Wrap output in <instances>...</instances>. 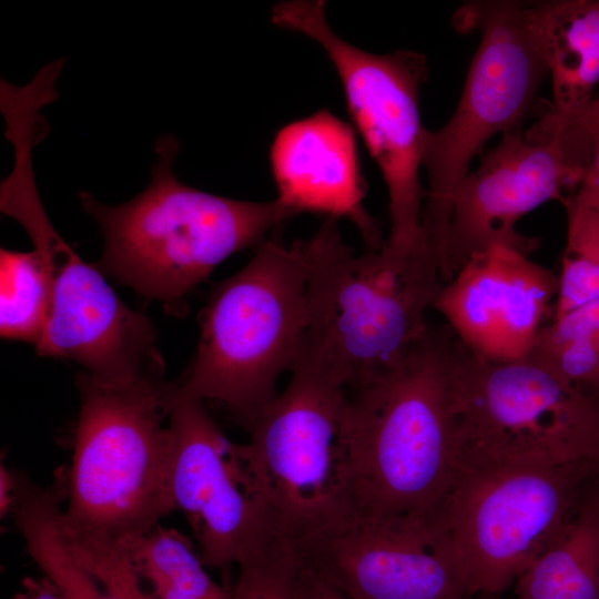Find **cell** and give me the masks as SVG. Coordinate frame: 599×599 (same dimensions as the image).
Returning a JSON list of instances; mask_svg holds the SVG:
<instances>
[{"label": "cell", "instance_id": "f1b7e54d", "mask_svg": "<svg viewBox=\"0 0 599 599\" xmlns=\"http://www.w3.org/2000/svg\"><path fill=\"white\" fill-rule=\"evenodd\" d=\"M12 599H63L48 578H26Z\"/></svg>", "mask_w": 599, "mask_h": 599}, {"label": "cell", "instance_id": "83f0119b", "mask_svg": "<svg viewBox=\"0 0 599 599\" xmlns=\"http://www.w3.org/2000/svg\"><path fill=\"white\" fill-rule=\"evenodd\" d=\"M301 599H352L324 582L303 565L301 577Z\"/></svg>", "mask_w": 599, "mask_h": 599}, {"label": "cell", "instance_id": "4dcf8cb0", "mask_svg": "<svg viewBox=\"0 0 599 599\" xmlns=\"http://www.w3.org/2000/svg\"><path fill=\"white\" fill-rule=\"evenodd\" d=\"M471 599H500V596H489V595H480L476 596Z\"/></svg>", "mask_w": 599, "mask_h": 599}, {"label": "cell", "instance_id": "8fae6325", "mask_svg": "<svg viewBox=\"0 0 599 599\" xmlns=\"http://www.w3.org/2000/svg\"><path fill=\"white\" fill-rule=\"evenodd\" d=\"M285 388L245 426L237 444L280 530L294 538L343 508L341 426L347 388L296 359Z\"/></svg>", "mask_w": 599, "mask_h": 599}, {"label": "cell", "instance_id": "9c48e42d", "mask_svg": "<svg viewBox=\"0 0 599 599\" xmlns=\"http://www.w3.org/2000/svg\"><path fill=\"white\" fill-rule=\"evenodd\" d=\"M593 475L590 461L457 467L439 507L469 597L500 596L554 541Z\"/></svg>", "mask_w": 599, "mask_h": 599}, {"label": "cell", "instance_id": "e0dca14e", "mask_svg": "<svg viewBox=\"0 0 599 599\" xmlns=\"http://www.w3.org/2000/svg\"><path fill=\"white\" fill-rule=\"evenodd\" d=\"M532 17L552 83L554 103L542 118L560 129L591 101L599 81V1H532Z\"/></svg>", "mask_w": 599, "mask_h": 599}, {"label": "cell", "instance_id": "7402d4cb", "mask_svg": "<svg viewBox=\"0 0 599 599\" xmlns=\"http://www.w3.org/2000/svg\"><path fill=\"white\" fill-rule=\"evenodd\" d=\"M0 335L29 343L41 342L50 314V290L37 252L0 250Z\"/></svg>", "mask_w": 599, "mask_h": 599}, {"label": "cell", "instance_id": "4fadbf2b", "mask_svg": "<svg viewBox=\"0 0 599 599\" xmlns=\"http://www.w3.org/2000/svg\"><path fill=\"white\" fill-rule=\"evenodd\" d=\"M578 182L552 125L540 119L526 132L521 125L504 132L456 189L440 260L444 282L495 246L529 255L538 241L516 230L518 220L550 200L562 202Z\"/></svg>", "mask_w": 599, "mask_h": 599}, {"label": "cell", "instance_id": "d6986e66", "mask_svg": "<svg viewBox=\"0 0 599 599\" xmlns=\"http://www.w3.org/2000/svg\"><path fill=\"white\" fill-rule=\"evenodd\" d=\"M16 497L11 514L27 550L63 599H120L105 589L75 558L63 534L62 491L42 487L16 471Z\"/></svg>", "mask_w": 599, "mask_h": 599}, {"label": "cell", "instance_id": "484cf974", "mask_svg": "<svg viewBox=\"0 0 599 599\" xmlns=\"http://www.w3.org/2000/svg\"><path fill=\"white\" fill-rule=\"evenodd\" d=\"M556 130L570 164L581 174L591 143L599 135V97L592 98L569 124Z\"/></svg>", "mask_w": 599, "mask_h": 599}, {"label": "cell", "instance_id": "6da1fadb", "mask_svg": "<svg viewBox=\"0 0 599 599\" xmlns=\"http://www.w3.org/2000/svg\"><path fill=\"white\" fill-rule=\"evenodd\" d=\"M456 339L447 324L429 323L396 366L347 390L344 507L372 516L440 507L458 467L450 397Z\"/></svg>", "mask_w": 599, "mask_h": 599}, {"label": "cell", "instance_id": "2e32d148", "mask_svg": "<svg viewBox=\"0 0 599 599\" xmlns=\"http://www.w3.org/2000/svg\"><path fill=\"white\" fill-rule=\"evenodd\" d=\"M166 399L170 493L192 527L242 499L253 479L237 444L225 437L203 400L182 393L174 382L167 384Z\"/></svg>", "mask_w": 599, "mask_h": 599}, {"label": "cell", "instance_id": "5b68a950", "mask_svg": "<svg viewBox=\"0 0 599 599\" xmlns=\"http://www.w3.org/2000/svg\"><path fill=\"white\" fill-rule=\"evenodd\" d=\"M162 377L111 384L77 375L80 409L62 514L68 527L118 544L150 531L175 509Z\"/></svg>", "mask_w": 599, "mask_h": 599}, {"label": "cell", "instance_id": "1f68e13d", "mask_svg": "<svg viewBox=\"0 0 599 599\" xmlns=\"http://www.w3.org/2000/svg\"><path fill=\"white\" fill-rule=\"evenodd\" d=\"M593 474L599 477V455L593 461Z\"/></svg>", "mask_w": 599, "mask_h": 599}, {"label": "cell", "instance_id": "3957f363", "mask_svg": "<svg viewBox=\"0 0 599 599\" xmlns=\"http://www.w3.org/2000/svg\"><path fill=\"white\" fill-rule=\"evenodd\" d=\"M148 187L120 205H106L87 191L83 210L103 235L97 266L145 300L182 316L186 296L231 255L257 247L296 216L276 199L233 200L185 185L174 174L179 141H156Z\"/></svg>", "mask_w": 599, "mask_h": 599}, {"label": "cell", "instance_id": "cb8c5ba5", "mask_svg": "<svg viewBox=\"0 0 599 599\" xmlns=\"http://www.w3.org/2000/svg\"><path fill=\"white\" fill-rule=\"evenodd\" d=\"M236 566L234 599H301L303 561L283 532L274 534Z\"/></svg>", "mask_w": 599, "mask_h": 599}, {"label": "cell", "instance_id": "4316f807", "mask_svg": "<svg viewBox=\"0 0 599 599\" xmlns=\"http://www.w3.org/2000/svg\"><path fill=\"white\" fill-rule=\"evenodd\" d=\"M569 195L599 211V135L592 141L578 185Z\"/></svg>", "mask_w": 599, "mask_h": 599}, {"label": "cell", "instance_id": "ba28073f", "mask_svg": "<svg viewBox=\"0 0 599 599\" xmlns=\"http://www.w3.org/2000/svg\"><path fill=\"white\" fill-rule=\"evenodd\" d=\"M460 31L478 30L459 102L437 130H424L422 167L427 189L422 231L441 260L456 189L497 133L521 125L548 69L536 34L532 1L488 0L460 7ZM440 265V262H439Z\"/></svg>", "mask_w": 599, "mask_h": 599}, {"label": "cell", "instance_id": "44dd1931", "mask_svg": "<svg viewBox=\"0 0 599 599\" xmlns=\"http://www.w3.org/2000/svg\"><path fill=\"white\" fill-rule=\"evenodd\" d=\"M528 357L591 396L599 386V300L551 318Z\"/></svg>", "mask_w": 599, "mask_h": 599}, {"label": "cell", "instance_id": "277c9868", "mask_svg": "<svg viewBox=\"0 0 599 599\" xmlns=\"http://www.w3.org/2000/svg\"><path fill=\"white\" fill-rule=\"evenodd\" d=\"M306 283L304 240L287 245L273 233L243 268L213 285L199 315L196 351L176 387L246 425L276 397L280 376L295 363Z\"/></svg>", "mask_w": 599, "mask_h": 599}, {"label": "cell", "instance_id": "f546056e", "mask_svg": "<svg viewBox=\"0 0 599 599\" xmlns=\"http://www.w3.org/2000/svg\"><path fill=\"white\" fill-rule=\"evenodd\" d=\"M16 470L1 463L0 467V512L1 517L11 512L16 497Z\"/></svg>", "mask_w": 599, "mask_h": 599}, {"label": "cell", "instance_id": "603a6c76", "mask_svg": "<svg viewBox=\"0 0 599 599\" xmlns=\"http://www.w3.org/2000/svg\"><path fill=\"white\" fill-rule=\"evenodd\" d=\"M562 203L567 233L552 318L599 300V211L571 195Z\"/></svg>", "mask_w": 599, "mask_h": 599}, {"label": "cell", "instance_id": "8992f818", "mask_svg": "<svg viewBox=\"0 0 599 599\" xmlns=\"http://www.w3.org/2000/svg\"><path fill=\"white\" fill-rule=\"evenodd\" d=\"M8 140L14 164L0 185V210L28 233L50 290L49 319L37 354L74 362L111 384L163 375L152 321L128 307L97 264L81 258L51 224L33 174L32 149L39 139L17 130Z\"/></svg>", "mask_w": 599, "mask_h": 599}, {"label": "cell", "instance_id": "d6a6232c", "mask_svg": "<svg viewBox=\"0 0 599 599\" xmlns=\"http://www.w3.org/2000/svg\"><path fill=\"white\" fill-rule=\"evenodd\" d=\"M591 396L599 403V386L597 389L591 394Z\"/></svg>", "mask_w": 599, "mask_h": 599}, {"label": "cell", "instance_id": "9a60e30c", "mask_svg": "<svg viewBox=\"0 0 599 599\" xmlns=\"http://www.w3.org/2000/svg\"><path fill=\"white\" fill-rule=\"evenodd\" d=\"M276 200L296 215L303 212L346 219L358 230L365 250L384 246L378 221L364 199L356 134L328 110H319L277 131L270 148Z\"/></svg>", "mask_w": 599, "mask_h": 599}, {"label": "cell", "instance_id": "5bb4252c", "mask_svg": "<svg viewBox=\"0 0 599 599\" xmlns=\"http://www.w3.org/2000/svg\"><path fill=\"white\" fill-rule=\"evenodd\" d=\"M557 293L558 275L520 251L495 246L445 282L433 308L474 354L512 362L532 351Z\"/></svg>", "mask_w": 599, "mask_h": 599}, {"label": "cell", "instance_id": "d4e9b609", "mask_svg": "<svg viewBox=\"0 0 599 599\" xmlns=\"http://www.w3.org/2000/svg\"><path fill=\"white\" fill-rule=\"evenodd\" d=\"M75 558L100 585L120 599H154L140 585L131 561L114 544L62 525Z\"/></svg>", "mask_w": 599, "mask_h": 599}, {"label": "cell", "instance_id": "ac0fdd59", "mask_svg": "<svg viewBox=\"0 0 599 599\" xmlns=\"http://www.w3.org/2000/svg\"><path fill=\"white\" fill-rule=\"evenodd\" d=\"M516 599H599V477L554 541L515 582Z\"/></svg>", "mask_w": 599, "mask_h": 599}, {"label": "cell", "instance_id": "7a4b0ae2", "mask_svg": "<svg viewBox=\"0 0 599 599\" xmlns=\"http://www.w3.org/2000/svg\"><path fill=\"white\" fill-rule=\"evenodd\" d=\"M304 245L305 328L296 359L356 388L396 366L426 332L445 283L437 254L426 237L407 250L385 242L357 254L333 217Z\"/></svg>", "mask_w": 599, "mask_h": 599}, {"label": "cell", "instance_id": "7c38bea8", "mask_svg": "<svg viewBox=\"0 0 599 599\" xmlns=\"http://www.w3.org/2000/svg\"><path fill=\"white\" fill-rule=\"evenodd\" d=\"M291 539L309 572L352 599H471L439 508L390 516L342 508Z\"/></svg>", "mask_w": 599, "mask_h": 599}, {"label": "cell", "instance_id": "52a82bcc", "mask_svg": "<svg viewBox=\"0 0 599 599\" xmlns=\"http://www.w3.org/2000/svg\"><path fill=\"white\" fill-rule=\"evenodd\" d=\"M458 467L593 464L599 404L530 357L491 362L456 339L450 372Z\"/></svg>", "mask_w": 599, "mask_h": 599}, {"label": "cell", "instance_id": "30bf717a", "mask_svg": "<svg viewBox=\"0 0 599 599\" xmlns=\"http://www.w3.org/2000/svg\"><path fill=\"white\" fill-rule=\"evenodd\" d=\"M274 24L317 42L343 88L349 115L386 185L390 221L386 244L399 250L423 237L426 189L420 180L425 128L419 91L428 77L424 54L397 50L375 54L342 39L331 28L323 0H291L272 9Z\"/></svg>", "mask_w": 599, "mask_h": 599}, {"label": "cell", "instance_id": "ffe728a7", "mask_svg": "<svg viewBox=\"0 0 599 599\" xmlns=\"http://www.w3.org/2000/svg\"><path fill=\"white\" fill-rule=\"evenodd\" d=\"M114 545L139 577L150 582L154 599H221L224 595L225 585L209 576L191 541L175 529L158 525Z\"/></svg>", "mask_w": 599, "mask_h": 599}]
</instances>
